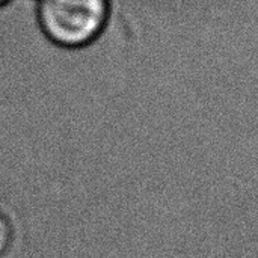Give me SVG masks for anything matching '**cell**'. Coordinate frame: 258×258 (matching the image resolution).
Returning <instances> with one entry per match:
<instances>
[{
  "label": "cell",
  "mask_w": 258,
  "mask_h": 258,
  "mask_svg": "<svg viewBox=\"0 0 258 258\" xmlns=\"http://www.w3.org/2000/svg\"><path fill=\"white\" fill-rule=\"evenodd\" d=\"M8 2H9V0H0V8H2L3 5H6Z\"/></svg>",
  "instance_id": "3957f363"
},
{
  "label": "cell",
  "mask_w": 258,
  "mask_h": 258,
  "mask_svg": "<svg viewBox=\"0 0 258 258\" xmlns=\"http://www.w3.org/2000/svg\"><path fill=\"white\" fill-rule=\"evenodd\" d=\"M14 242V225L9 216L0 209V258H3L11 249Z\"/></svg>",
  "instance_id": "7a4b0ae2"
},
{
  "label": "cell",
  "mask_w": 258,
  "mask_h": 258,
  "mask_svg": "<svg viewBox=\"0 0 258 258\" xmlns=\"http://www.w3.org/2000/svg\"><path fill=\"white\" fill-rule=\"evenodd\" d=\"M110 12L112 0H38L36 20L50 42L77 50L101 36Z\"/></svg>",
  "instance_id": "6da1fadb"
}]
</instances>
